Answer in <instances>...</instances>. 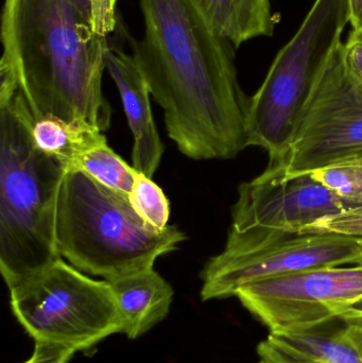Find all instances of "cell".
Listing matches in <instances>:
<instances>
[{"mask_svg":"<svg viewBox=\"0 0 362 363\" xmlns=\"http://www.w3.org/2000/svg\"><path fill=\"white\" fill-rule=\"evenodd\" d=\"M34 116L19 89H0V270L9 290L61 258L57 202L66 172L33 142Z\"/></svg>","mask_w":362,"mask_h":363,"instance_id":"3957f363","label":"cell"},{"mask_svg":"<svg viewBox=\"0 0 362 363\" xmlns=\"http://www.w3.org/2000/svg\"><path fill=\"white\" fill-rule=\"evenodd\" d=\"M344 63L352 76L362 81V34L352 31L342 44Z\"/></svg>","mask_w":362,"mask_h":363,"instance_id":"44dd1931","label":"cell"},{"mask_svg":"<svg viewBox=\"0 0 362 363\" xmlns=\"http://www.w3.org/2000/svg\"><path fill=\"white\" fill-rule=\"evenodd\" d=\"M270 333H295L362 315V264L300 271L249 284L235 294Z\"/></svg>","mask_w":362,"mask_h":363,"instance_id":"9c48e42d","label":"cell"},{"mask_svg":"<svg viewBox=\"0 0 362 363\" xmlns=\"http://www.w3.org/2000/svg\"><path fill=\"white\" fill-rule=\"evenodd\" d=\"M350 19V0H315L250 98L248 146L267 151L269 163H278L288 151L316 81L342 44Z\"/></svg>","mask_w":362,"mask_h":363,"instance_id":"5b68a950","label":"cell"},{"mask_svg":"<svg viewBox=\"0 0 362 363\" xmlns=\"http://www.w3.org/2000/svg\"><path fill=\"white\" fill-rule=\"evenodd\" d=\"M72 170H80L101 185L125 196H131L138 172L108 147L99 145L85 153Z\"/></svg>","mask_w":362,"mask_h":363,"instance_id":"2e32d148","label":"cell"},{"mask_svg":"<svg viewBox=\"0 0 362 363\" xmlns=\"http://www.w3.org/2000/svg\"><path fill=\"white\" fill-rule=\"evenodd\" d=\"M32 136L42 152L72 170L81 157L106 142L103 132L82 123H69L57 117L34 119Z\"/></svg>","mask_w":362,"mask_h":363,"instance_id":"9a60e30c","label":"cell"},{"mask_svg":"<svg viewBox=\"0 0 362 363\" xmlns=\"http://www.w3.org/2000/svg\"><path fill=\"white\" fill-rule=\"evenodd\" d=\"M106 69L118 89L130 129L133 134L132 166L152 178L161 164L164 144L159 138L150 104V89L133 55L108 47Z\"/></svg>","mask_w":362,"mask_h":363,"instance_id":"7c38bea8","label":"cell"},{"mask_svg":"<svg viewBox=\"0 0 362 363\" xmlns=\"http://www.w3.org/2000/svg\"><path fill=\"white\" fill-rule=\"evenodd\" d=\"M215 31L235 48L273 35L276 19L270 0H195Z\"/></svg>","mask_w":362,"mask_h":363,"instance_id":"5bb4252c","label":"cell"},{"mask_svg":"<svg viewBox=\"0 0 362 363\" xmlns=\"http://www.w3.org/2000/svg\"><path fill=\"white\" fill-rule=\"evenodd\" d=\"M300 363H324L321 362H316V360H307V362H303Z\"/></svg>","mask_w":362,"mask_h":363,"instance_id":"cb8c5ba5","label":"cell"},{"mask_svg":"<svg viewBox=\"0 0 362 363\" xmlns=\"http://www.w3.org/2000/svg\"><path fill=\"white\" fill-rule=\"evenodd\" d=\"M322 184L350 206L362 204V157H351L312 172Z\"/></svg>","mask_w":362,"mask_h":363,"instance_id":"e0dca14e","label":"cell"},{"mask_svg":"<svg viewBox=\"0 0 362 363\" xmlns=\"http://www.w3.org/2000/svg\"><path fill=\"white\" fill-rule=\"evenodd\" d=\"M362 264V237L308 230H229L225 250L201 272L202 301L235 296L238 289L300 271Z\"/></svg>","mask_w":362,"mask_h":363,"instance_id":"52a82bcc","label":"cell"},{"mask_svg":"<svg viewBox=\"0 0 362 363\" xmlns=\"http://www.w3.org/2000/svg\"><path fill=\"white\" fill-rule=\"evenodd\" d=\"M130 201L136 213L154 230L167 228L170 218V204L163 189L152 178L138 172Z\"/></svg>","mask_w":362,"mask_h":363,"instance_id":"ac0fdd59","label":"cell"},{"mask_svg":"<svg viewBox=\"0 0 362 363\" xmlns=\"http://www.w3.org/2000/svg\"><path fill=\"white\" fill-rule=\"evenodd\" d=\"M67 1L78 11L79 14L91 26V0H67Z\"/></svg>","mask_w":362,"mask_h":363,"instance_id":"603a6c76","label":"cell"},{"mask_svg":"<svg viewBox=\"0 0 362 363\" xmlns=\"http://www.w3.org/2000/svg\"><path fill=\"white\" fill-rule=\"evenodd\" d=\"M303 230L362 237V204L348 207L338 213L325 216Z\"/></svg>","mask_w":362,"mask_h":363,"instance_id":"d6986e66","label":"cell"},{"mask_svg":"<svg viewBox=\"0 0 362 363\" xmlns=\"http://www.w3.org/2000/svg\"><path fill=\"white\" fill-rule=\"evenodd\" d=\"M350 205L312 178V172L289 174L280 164L238 188L232 209L234 232L303 230L321 218Z\"/></svg>","mask_w":362,"mask_h":363,"instance_id":"30bf717a","label":"cell"},{"mask_svg":"<svg viewBox=\"0 0 362 363\" xmlns=\"http://www.w3.org/2000/svg\"><path fill=\"white\" fill-rule=\"evenodd\" d=\"M269 363H362L361 317H336L295 333H270L257 347Z\"/></svg>","mask_w":362,"mask_h":363,"instance_id":"8fae6325","label":"cell"},{"mask_svg":"<svg viewBox=\"0 0 362 363\" xmlns=\"http://www.w3.org/2000/svg\"><path fill=\"white\" fill-rule=\"evenodd\" d=\"M74 350L48 341H35L33 354L28 362L23 363H69Z\"/></svg>","mask_w":362,"mask_h":363,"instance_id":"ffe728a7","label":"cell"},{"mask_svg":"<svg viewBox=\"0 0 362 363\" xmlns=\"http://www.w3.org/2000/svg\"><path fill=\"white\" fill-rule=\"evenodd\" d=\"M261 363H269V362H265V360H261Z\"/></svg>","mask_w":362,"mask_h":363,"instance_id":"d4e9b609","label":"cell"},{"mask_svg":"<svg viewBox=\"0 0 362 363\" xmlns=\"http://www.w3.org/2000/svg\"></svg>","mask_w":362,"mask_h":363,"instance_id":"484cf974","label":"cell"},{"mask_svg":"<svg viewBox=\"0 0 362 363\" xmlns=\"http://www.w3.org/2000/svg\"><path fill=\"white\" fill-rule=\"evenodd\" d=\"M187 236L178 226L154 230L136 213L130 196L68 170L57 202L55 239L62 258L106 281L148 270L178 250Z\"/></svg>","mask_w":362,"mask_h":363,"instance_id":"277c9868","label":"cell"},{"mask_svg":"<svg viewBox=\"0 0 362 363\" xmlns=\"http://www.w3.org/2000/svg\"><path fill=\"white\" fill-rule=\"evenodd\" d=\"M342 44L316 81L290 147L276 163L289 174L362 157V81L346 68Z\"/></svg>","mask_w":362,"mask_h":363,"instance_id":"ba28073f","label":"cell"},{"mask_svg":"<svg viewBox=\"0 0 362 363\" xmlns=\"http://www.w3.org/2000/svg\"><path fill=\"white\" fill-rule=\"evenodd\" d=\"M13 315L34 341L76 352L123 333V320L108 281H96L59 258L10 289Z\"/></svg>","mask_w":362,"mask_h":363,"instance_id":"8992f818","label":"cell"},{"mask_svg":"<svg viewBox=\"0 0 362 363\" xmlns=\"http://www.w3.org/2000/svg\"><path fill=\"white\" fill-rule=\"evenodd\" d=\"M144 34L132 55L165 115L181 153L196 161L229 160L248 146L249 106L235 47L221 38L195 0H138Z\"/></svg>","mask_w":362,"mask_h":363,"instance_id":"6da1fadb","label":"cell"},{"mask_svg":"<svg viewBox=\"0 0 362 363\" xmlns=\"http://www.w3.org/2000/svg\"><path fill=\"white\" fill-rule=\"evenodd\" d=\"M108 281L118 305L123 333L128 338H140L169 313L174 289L154 268Z\"/></svg>","mask_w":362,"mask_h":363,"instance_id":"4fadbf2b","label":"cell"},{"mask_svg":"<svg viewBox=\"0 0 362 363\" xmlns=\"http://www.w3.org/2000/svg\"><path fill=\"white\" fill-rule=\"evenodd\" d=\"M350 12L353 31L362 34V0H350Z\"/></svg>","mask_w":362,"mask_h":363,"instance_id":"7402d4cb","label":"cell"},{"mask_svg":"<svg viewBox=\"0 0 362 363\" xmlns=\"http://www.w3.org/2000/svg\"><path fill=\"white\" fill-rule=\"evenodd\" d=\"M1 43L0 76L16 83L34 119L110 128L102 91L110 45L67 0H4Z\"/></svg>","mask_w":362,"mask_h":363,"instance_id":"7a4b0ae2","label":"cell"}]
</instances>
